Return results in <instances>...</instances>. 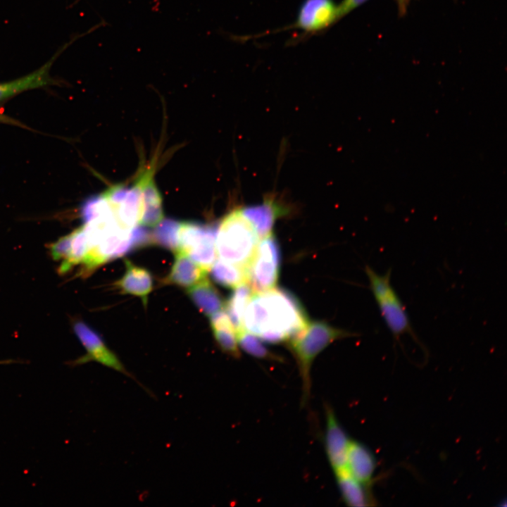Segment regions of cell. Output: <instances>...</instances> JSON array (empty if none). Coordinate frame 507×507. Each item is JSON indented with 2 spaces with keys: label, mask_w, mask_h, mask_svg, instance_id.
I'll list each match as a JSON object with an SVG mask.
<instances>
[{
  "label": "cell",
  "mask_w": 507,
  "mask_h": 507,
  "mask_svg": "<svg viewBox=\"0 0 507 507\" xmlns=\"http://www.w3.org/2000/svg\"><path fill=\"white\" fill-rule=\"evenodd\" d=\"M179 221L173 219H163L156 225L151 235L153 242L170 250L173 252L178 251L177 230Z\"/></svg>",
  "instance_id": "603a6c76"
},
{
  "label": "cell",
  "mask_w": 507,
  "mask_h": 507,
  "mask_svg": "<svg viewBox=\"0 0 507 507\" xmlns=\"http://www.w3.org/2000/svg\"><path fill=\"white\" fill-rule=\"evenodd\" d=\"M0 122L1 123H16V121L12 120L11 118L7 117L3 113L0 111Z\"/></svg>",
  "instance_id": "83f0119b"
},
{
  "label": "cell",
  "mask_w": 507,
  "mask_h": 507,
  "mask_svg": "<svg viewBox=\"0 0 507 507\" xmlns=\"http://www.w3.org/2000/svg\"><path fill=\"white\" fill-rule=\"evenodd\" d=\"M368 0H342L338 5V18L340 19L349 13Z\"/></svg>",
  "instance_id": "484cf974"
},
{
  "label": "cell",
  "mask_w": 507,
  "mask_h": 507,
  "mask_svg": "<svg viewBox=\"0 0 507 507\" xmlns=\"http://www.w3.org/2000/svg\"><path fill=\"white\" fill-rule=\"evenodd\" d=\"M253 293L248 283L242 284L235 288L225 303V311L236 330L237 334L245 330L243 325L244 311Z\"/></svg>",
  "instance_id": "44dd1931"
},
{
  "label": "cell",
  "mask_w": 507,
  "mask_h": 507,
  "mask_svg": "<svg viewBox=\"0 0 507 507\" xmlns=\"http://www.w3.org/2000/svg\"><path fill=\"white\" fill-rule=\"evenodd\" d=\"M351 336H354V334L335 328L323 321H314L309 322L305 329L288 342L301 380L303 405L308 401L311 396V370L315 358L334 341Z\"/></svg>",
  "instance_id": "3957f363"
},
{
  "label": "cell",
  "mask_w": 507,
  "mask_h": 507,
  "mask_svg": "<svg viewBox=\"0 0 507 507\" xmlns=\"http://www.w3.org/2000/svg\"><path fill=\"white\" fill-rule=\"evenodd\" d=\"M71 242L68 258L61 263L58 271L65 273L74 265L82 263L87 251L88 245L83 227H80L70 233Z\"/></svg>",
  "instance_id": "7402d4cb"
},
{
  "label": "cell",
  "mask_w": 507,
  "mask_h": 507,
  "mask_svg": "<svg viewBox=\"0 0 507 507\" xmlns=\"http://www.w3.org/2000/svg\"><path fill=\"white\" fill-rule=\"evenodd\" d=\"M242 209L255 227L260 238L271 232L275 220L282 213L280 209L271 202Z\"/></svg>",
  "instance_id": "ffe728a7"
},
{
  "label": "cell",
  "mask_w": 507,
  "mask_h": 507,
  "mask_svg": "<svg viewBox=\"0 0 507 507\" xmlns=\"http://www.w3.org/2000/svg\"><path fill=\"white\" fill-rule=\"evenodd\" d=\"M308 323L298 299L287 291L275 287L253 293L243 320L246 331L270 343L289 342Z\"/></svg>",
  "instance_id": "6da1fadb"
},
{
  "label": "cell",
  "mask_w": 507,
  "mask_h": 507,
  "mask_svg": "<svg viewBox=\"0 0 507 507\" xmlns=\"http://www.w3.org/2000/svg\"><path fill=\"white\" fill-rule=\"evenodd\" d=\"M71 242L70 234L63 236L50 246L51 257L55 261H65L70 253Z\"/></svg>",
  "instance_id": "d4e9b609"
},
{
  "label": "cell",
  "mask_w": 507,
  "mask_h": 507,
  "mask_svg": "<svg viewBox=\"0 0 507 507\" xmlns=\"http://www.w3.org/2000/svg\"><path fill=\"white\" fill-rule=\"evenodd\" d=\"M412 0H395L398 11L401 15L406 14L408 7Z\"/></svg>",
  "instance_id": "4316f807"
},
{
  "label": "cell",
  "mask_w": 507,
  "mask_h": 507,
  "mask_svg": "<svg viewBox=\"0 0 507 507\" xmlns=\"http://www.w3.org/2000/svg\"><path fill=\"white\" fill-rule=\"evenodd\" d=\"M73 328L87 353L69 363L71 366L94 361L137 381L116 354L106 346L99 334L89 325L82 320H76L73 323Z\"/></svg>",
  "instance_id": "ba28073f"
},
{
  "label": "cell",
  "mask_w": 507,
  "mask_h": 507,
  "mask_svg": "<svg viewBox=\"0 0 507 507\" xmlns=\"http://www.w3.org/2000/svg\"><path fill=\"white\" fill-rule=\"evenodd\" d=\"M365 271L381 315L395 340H399L402 335L408 334L415 342L420 343L406 308L392 285L391 269L381 275L366 265Z\"/></svg>",
  "instance_id": "5b68a950"
},
{
  "label": "cell",
  "mask_w": 507,
  "mask_h": 507,
  "mask_svg": "<svg viewBox=\"0 0 507 507\" xmlns=\"http://www.w3.org/2000/svg\"><path fill=\"white\" fill-rule=\"evenodd\" d=\"M169 275L165 280L167 284L182 287H190L206 277L207 270L193 261L188 256L177 251Z\"/></svg>",
  "instance_id": "5bb4252c"
},
{
  "label": "cell",
  "mask_w": 507,
  "mask_h": 507,
  "mask_svg": "<svg viewBox=\"0 0 507 507\" xmlns=\"http://www.w3.org/2000/svg\"><path fill=\"white\" fill-rule=\"evenodd\" d=\"M259 239L255 227L242 208H235L217 226V255L220 259L247 268Z\"/></svg>",
  "instance_id": "277c9868"
},
{
  "label": "cell",
  "mask_w": 507,
  "mask_h": 507,
  "mask_svg": "<svg viewBox=\"0 0 507 507\" xmlns=\"http://www.w3.org/2000/svg\"><path fill=\"white\" fill-rule=\"evenodd\" d=\"M82 227L88 245V251L82 262L84 273H89L109 260L120 257L151 241V237L144 226L126 229L113 219L89 221Z\"/></svg>",
  "instance_id": "7a4b0ae2"
},
{
  "label": "cell",
  "mask_w": 507,
  "mask_h": 507,
  "mask_svg": "<svg viewBox=\"0 0 507 507\" xmlns=\"http://www.w3.org/2000/svg\"><path fill=\"white\" fill-rule=\"evenodd\" d=\"M125 272L115 282L116 286L125 294L140 297L144 305H146L153 287L151 273L146 269L137 266L128 260H125Z\"/></svg>",
  "instance_id": "4fadbf2b"
},
{
  "label": "cell",
  "mask_w": 507,
  "mask_h": 507,
  "mask_svg": "<svg viewBox=\"0 0 507 507\" xmlns=\"http://www.w3.org/2000/svg\"><path fill=\"white\" fill-rule=\"evenodd\" d=\"M210 271L213 280L225 287L236 288L248 282L247 268L220 258L215 261Z\"/></svg>",
  "instance_id": "d6986e66"
},
{
  "label": "cell",
  "mask_w": 507,
  "mask_h": 507,
  "mask_svg": "<svg viewBox=\"0 0 507 507\" xmlns=\"http://www.w3.org/2000/svg\"><path fill=\"white\" fill-rule=\"evenodd\" d=\"M217 226L196 222H179L178 251L209 271L216 260Z\"/></svg>",
  "instance_id": "8992f818"
},
{
  "label": "cell",
  "mask_w": 507,
  "mask_h": 507,
  "mask_svg": "<svg viewBox=\"0 0 507 507\" xmlns=\"http://www.w3.org/2000/svg\"><path fill=\"white\" fill-rule=\"evenodd\" d=\"M239 346L249 354L263 359L277 361V356L272 353L254 334L243 330L237 334Z\"/></svg>",
  "instance_id": "cb8c5ba5"
},
{
  "label": "cell",
  "mask_w": 507,
  "mask_h": 507,
  "mask_svg": "<svg viewBox=\"0 0 507 507\" xmlns=\"http://www.w3.org/2000/svg\"><path fill=\"white\" fill-rule=\"evenodd\" d=\"M338 20V5L333 0H304L292 27L304 34H315Z\"/></svg>",
  "instance_id": "9c48e42d"
},
{
  "label": "cell",
  "mask_w": 507,
  "mask_h": 507,
  "mask_svg": "<svg viewBox=\"0 0 507 507\" xmlns=\"http://www.w3.org/2000/svg\"><path fill=\"white\" fill-rule=\"evenodd\" d=\"M337 484L344 503L352 507L370 505V499L364 484L356 480L344 469L334 472Z\"/></svg>",
  "instance_id": "ac0fdd59"
},
{
  "label": "cell",
  "mask_w": 507,
  "mask_h": 507,
  "mask_svg": "<svg viewBox=\"0 0 507 507\" xmlns=\"http://www.w3.org/2000/svg\"><path fill=\"white\" fill-rule=\"evenodd\" d=\"M346 470L356 480L367 486L371 482L375 470L374 456L365 446L351 440Z\"/></svg>",
  "instance_id": "7c38bea8"
},
{
  "label": "cell",
  "mask_w": 507,
  "mask_h": 507,
  "mask_svg": "<svg viewBox=\"0 0 507 507\" xmlns=\"http://www.w3.org/2000/svg\"><path fill=\"white\" fill-rule=\"evenodd\" d=\"M211 327L220 349L235 358L240 357L236 330L227 312L218 311L211 317Z\"/></svg>",
  "instance_id": "9a60e30c"
},
{
  "label": "cell",
  "mask_w": 507,
  "mask_h": 507,
  "mask_svg": "<svg viewBox=\"0 0 507 507\" xmlns=\"http://www.w3.org/2000/svg\"><path fill=\"white\" fill-rule=\"evenodd\" d=\"M141 188L144 212L140 225L154 227L163 218V199L152 179L151 170L146 171L136 180Z\"/></svg>",
  "instance_id": "8fae6325"
},
{
  "label": "cell",
  "mask_w": 507,
  "mask_h": 507,
  "mask_svg": "<svg viewBox=\"0 0 507 507\" xmlns=\"http://www.w3.org/2000/svg\"><path fill=\"white\" fill-rule=\"evenodd\" d=\"M53 60L32 73L13 81L0 83V101L24 91L50 84L52 80L49 70Z\"/></svg>",
  "instance_id": "e0dca14e"
},
{
  "label": "cell",
  "mask_w": 507,
  "mask_h": 507,
  "mask_svg": "<svg viewBox=\"0 0 507 507\" xmlns=\"http://www.w3.org/2000/svg\"><path fill=\"white\" fill-rule=\"evenodd\" d=\"M12 363H16L15 360H3L0 361V365L1 364H9Z\"/></svg>",
  "instance_id": "f1b7e54d"
},
{
  "label": "cell",
  "mask_w": 507,
  "mask_h": 507,
  "mask_svg": "<svg viewBox=\"0 0 507 507\" xmlns=\"http://www.w3.org/2000/svg\"><path fill=\"white\" fill-rule=\"evenodd\" d=\"M280 264V248L275 237L270 232L260 238L247 267V283L254 292L275 287L279 277Z\"/></svg>",
  "instance_id": "52a82bcc"
},
{
  "label": "cell",
  "mask_w": 507,
  "mask_h": 507,
  "mask_svg": "<svg viewBox=\"0 0 507 507\" xmlns=\"http://www.w3.org/2000/svg\"><path fill=\"white\" fill-rule=\"evenodd\" d=\"M187 293L199 311L211 316L224 307V301L213 284L206 278L188 288Z\"/></svg>",
  "instance_id": "2e32d148"
},
{
  "label": "cell",
  "mask_w": 507,
  "mask_h": 507,
  "mask_svg": "<svg viewBox=\"0 0 507 507\" xmlns=\"http://www.w3.org/2000/svg\"><path fill=\"white\" fill-rule=\"evenodd\" d=\"M325 430L324 445L328 462L334 472L346 469L347 453L351 442L339 423L332 408L325 405Z\"/></svg>",
  "instance_id": "30bf717a"
}]
</instances>
